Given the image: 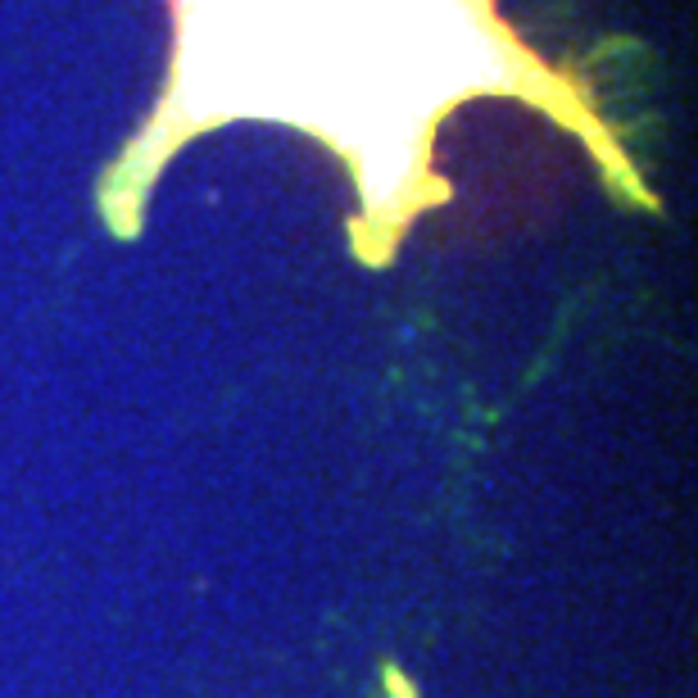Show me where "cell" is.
Masks as SVG:
<instances>
[{
	"mask_svg": "<svg viewBox=\"0 0 698 698\" xmlns=\"http://www.w3.org/2000/svg\"><path fill=\"white\" fill-rule=\"evenodd\" d=\"M386 685H390V689H395V694H399V698H413V685H408V680H404V676H399V671H395V667H390V671H386Z\"/></svg>",
	"mask_w": 698,
	"mask_h": 698,
	"instance_id": "obj_1",
	"label": "cell"
}]
</instances>
